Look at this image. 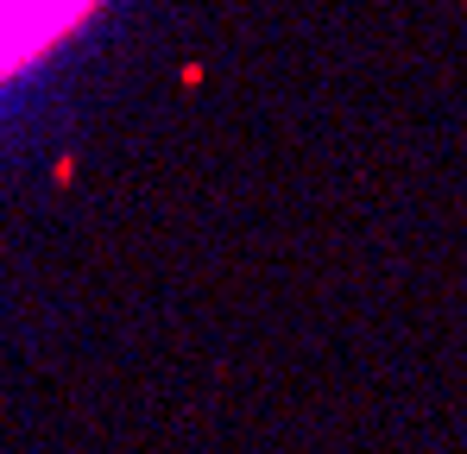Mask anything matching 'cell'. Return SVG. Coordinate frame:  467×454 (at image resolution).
<instances>
[{
  "mask_svg": "<svg viewBox=\"0 0 467 454\" xmlns=\"http://www.w3.org/2000/svg\"><path fill=\"white\" fill-rule=\"evenodd\" d=\"M101 0H0V82L38 64L57 38H70Z\"/></svg>",
  "mask_w": 467,
  "mask_h": 454,
  "instance_id": "cell-1",
  "label": "cell"
}]
</instances>
